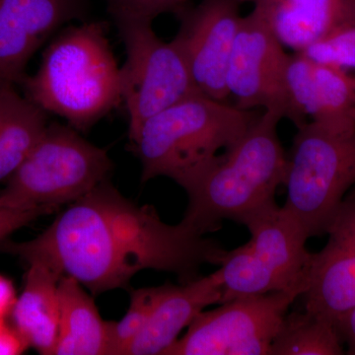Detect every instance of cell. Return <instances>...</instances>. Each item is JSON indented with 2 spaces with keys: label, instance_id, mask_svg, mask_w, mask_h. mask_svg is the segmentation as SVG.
Returning a JSON list of instances; mask_svg holds the SVG:
<instances>
[{
  "label": "cell",
  "instance_id": "obj_17",
  "mask_svg": "<svg viewBox=\"0 0 355 355\" xmlns=\"http://www.w3.org/2000/svg\"><path fill=\"white\" fill-rule=\"evenodd\" d=\"M28 265L24 289L11 311L12 324L39 354L55 355L60 314L58 284L62 275L44 261Z\"/></svg>",
  "mask_w": 355,
  "mask_h": 355
},
{
  "label": "cell",
  "instance_id": "obj_10",
  "mask_svg": "<svg viewBox=\"0 0 355 355\" xmlns=\"http://www.w3.org/2000/svg\"><path fill=\"white\" fill-rule=\"evenodd\" d=\"M253 12L243 16L227 71L226 88L238 108H263L289 116L286 70L291 55Z\"/></svg>",
  "mask_w": 355,
  "mask_h": 355
},
{
  "label": "cell",
  "instance_id": "obj_4",
  "mask_svg": "<svg viewBox=\"0 0 355 355\" xmlns=\"http://www.w3.org/2000/svg\"><path fill=\"white\" fill-rule=\"evenodd\" d=\"M259 116L202 94L154 114L132 140L141 181L158 177L184 188L236 144Z\"/></svg>",
  "mask_w": 355,
  "mask_h": 355
},
{
  "label": "cell",
  "instance_id": "obj_5",
  "mask_svg": "<svg viewBox=\"0 0 355 355\" xmlns=\"http://www.w3.org/2000/svg\"><path fill=\"white\" fill-rule=\"evenodd\" d=\"M251 238L246 244L226 251L217 272L221 303L272 292L304 295L309 284L313 254L309 236L286 207L266 210L246 224Z\"/></svg>",
  "mask_w": 355,
  "mask_h": 355
},
{
  "label": "cell",
  "instance_id": "obj_8",
  "mask_svg": "<svg viewBox=\"0 0 355 355\" xmlns=\"http://www.w3.org/2000/svg\"><path fill=\"white\" fill-rule=\"evenodd\" d=\"M114 23L125 51V60L121 67V90L132 142L142 125L154 114L202 93L177 44L159 38L153 22Z\"/></svg>",
  "mask_w": 355,
  "mask_h": 355
},
{
  "label": "cell",
  "instance_id": "obj_14",
  "mask_svg": "<svg viewBox=\"0 0 355 355\" xmlns=\"http://www.w3.org/2000/svg\"><path fill=\"white\" fill-rule=\"evenodd\" d=\"M288 120L299 128L317 123L335 130L355 128V79L335 67L296 53L286 70Z\"/></svg>",
  "mask_w": 355,
  "mask_h": 355
},
{
  "label": "cell",
  "instance_id": "obj_23",
  "mask_svg": "<svg viewBox=\"0 0 355 355\" xmlns=\"http://www.w3.org/2000/svg\"><path fill=\"white\" fill-rule=\"evenodd\" d=\"M191 0H105L107 10L114 22L139 20L153 22L166 13L179 16Z\"/></svg>",
  "mask_w": 355,
  "mask_h": 355
},
{
  "label": "cell",
  "instance_id": "obj_15",
  "mask_svg": "<svg viewBox=\"0 0 355 355\" xmlns=\"http://www.w3.org/2000/svg\"><path fill=\"white\" fill-rule=\"evenodd\" d=\"M222 287L218 272L180 286L166 284L148 323L128 347L127 355H162L200 313L220 304Z\"/></svg>",
  "mask_w": 355,
  "mask_h": 355
},
{
  "label": "cell",
  "instance_id": "obj_24",
  "mask_svg": "<svg viewBox=\"0 0 355 355\" xmlns=\"http://www.w3.org/2000/svg\"><path fill=\"white\" fill-rule=\"evenodd\" d=\"M30 347L24 338L6 319H0V355H19Z\"/></svg>",
  "mask_w": 355,
  "mask_h": 355
},
{
  "label": "cell",
  "instance_id": "obj_11",
  "mask_svg": "<svg viewBox=\"0 0 355 355\" xmlns=\"http://www.w3.org/2000/svg\"><path fill=\"white\" fill-rule=\"evenodd\" d=\"M241 0H200L177 16L179 31L172 40L183 53L193 83L202 95L225 102V78L243 16Z\"/></svg>",
  "mask_w": 355,
  "mask_h": 355
},
{
  "label": "cell",
  "instance_id": "obj_13",
  "mask_svg": "<svg viewBox=\"0 0 355 355\" xmlns=\"http://www.w3.org/2000/svg\"><path fill=\"white\" fill-rule=\"evenodd\" d=\"M328 243L313 254L305 310L338 326L355 307V190L345 197L327 231Z\"/></svg>",
  "mask_w": 355,
  "mask_h": 355
},
{
  "label": "cell",
  "instance_id": "obj_18",
  "mask_svg": "<svg viewBox=\"0 0 355 355\" xmlns=\"http://www.w3.org/2000/svg\"><path fill=\"white\" fill-rule=\"evenodd\" d=\"M58 294L60 327L55 355L109 354L112 322L102 319L83 284L62 275Z\"/></svg>",
  "mask_w": 355,
  "mask_h": 355
},
{
  "label": "cell",
  "instance_id": "obj_19",
  "mask_svg": "<svg viewBox=\"0 0 355 355\" xmlns=\"http://www.w3.org/2000/svg\"><path fill=\"white\" fill-rule=\"evenodd\" d=\"M49 125L48 114L0 80V182L8 180L31 153Z\"/></svg>",
  "mask_w": 355,
  "mask_h": 355
},
{
  "label": "cell",
  "instance_id": "obj_12",
  "mask_svg": "<svg viewBox=\"0 0 355 355\" xmlns=\"http://www.w3.org/2000/svg\"><path fill=\"white\" fill-rule=\"evenodd\" d=\"M88 13L89 0H0V80L20 85L46 40Z\"/></svg>",
  "mask_w": 355,
  "mask_h": 355
},
{
  "label": "cell",
  "instance_id": "obj_25",
  "mask_svg": "<svg viewBox=\"0 0 355 355\" xmlns=\"http://www.w3.org/2000/svg\"><path fill=\"white\" fill-rule=\"evenodd\" d=\"M17 296L12 282L3 275H0V319H6L11 314Z\"/></svg>",
  "mask_w": 355,
  "mask_h": 355
},
{
  "label": "cell",
  "instance_id": "obj_9",
  "mask_svg": "<svg viewBox=\"0 0 355 355\" xmlns=\"http://www.w3.org/2000/svg\"><path fill=\"white\" fill-rule=\"evenodd\" d=\"M297 292L246 296L202 311L162 355H268Z\"/></svg>",
  "mask_w": 355,
  "mask_h": 355
},
{
  "label": "cell",
  "instance_id": "obj_28",
  "mask_svg": "<svg viewBox=\"0 0 355 355\" xmlns=\"http://www.w3.org/2000/svg\"><path fill=\"white\" fill-rule=\"evenodd\" d=\"M1 205H2V203H1V202H0V207H1Z\"/></svg>",
  "mask_w": 355,
  "mask_h": 355
},
{
  "label": "cell",
  "instance_id": "obj_3",
  "mask_svg": "<svg viewBox=\"0 0 355 355\" xmlns=\"http://www.w3.org/2000/svg\"><path fill=\"white\" fill-rule=\"evenodd\" d=\"M28 99L87 132L123 104L121 67L102 21L85 20L58 33L41 64L20 84Z\"/></svg>",
  "mask_w": 355,
  "mask_h": 355
},
{
  "label": "cell",
  "instance_id": "obj_7",
  "mask_svg": "<svg viewBox=\"0 0 355 355\" xmlns=\"http://www.w3.org/2000/svg\"><path fill=\"white\" fill-rule=\"evenodd\" d=\"M287 158L284 207L309 238L327 234L355 184V128L335 130L308 121L297 128Z\"/></svg>",
  "mask_w": 355,
  "mask_h": 355
},
{
  "label": "cell",
  "instance_id": "obj_27",
  "mask_svg": "<svg viewBox=\"0 0 355 355\" xmlns=\"http://www.w3.org/2000/svg\"><path fill=\"white\" fill-rule=\"evenodd\" d=\"M350 1H352V8H354V15H355V0H350Z\"/></svg>",
  "mask_w": 355,
  "mask_h": 355
},
{
  "label": "cell",
  "instance_id": "obj_20",
  "mask_svg": "<svg viewBox=\"0 0 355 355\" xmlns=\"http://www.w3.org/2000/svg\"><path fill=\"white\" fill-rule=\"evenodd\" d=\"M343 345L334 322L305 310L287 313L268 355H340Z\"/></svg>",
  "mask_w": 355,
  "mask_h": 355
},
{
  "label": "cell",
  "instance_id": "obj_21",
  "mask_svg": "<svg viewBox=\"0 0 355 355\" xmlns=\"http://www.w3.org/2000/svg\"><path fill=\"white\" fill-rule=\"evenodd\" d=\"M165 289L166 284L132 292L125 316L120 322H112L110 355H127L128 347L148 323Z\"/></svg>",
  "mask_w": 355,
  "mask_h": 355
},
{
  "label": "cell",
  "instance_id": "obj_22",
  "mask_svg": "<svg viewBox=\"0 0 355 355\" xmlns=\"http://www.w3.org/2000/svg\"><path fill=\"white\" fill-rule=\"evenodd\" d=\"M297 53L318 64L342 70L355 79V17Z\"/></svg>",
  "mask_w": 355,
  "mask_h": 355
},
{
  "label": "cell",
  "instance_id": "obj_2",
  "mask_svg": "<svg viewBox=\"0 0 355 355\" xmlns=\"http://www.w3.org/2000/svg\"><path fill=\"white\" fill-rule=\"evenodd\" d=\"M282 120L265 110L241 139L184 187L189 202L182 223L205 235L220 229L222 221L246 225L277 207L288 164L277 130Z\"/></svg>",
  "mask_w": 355,
  "mask_h": 355
},
{
  "label": "cell",
  "instance_id": "obj_1",
  "mask_svg": "<svg viewBox=\"0 0 355 355\" xmlns=\"http://www.w3.org/2000/svg\"><path fill=\"white\" fill-rule=\"evenodd\" d=\"M0 249L27 263L46 261L96 295L127 287L144 270L188 284L202 277L203 265H220L226 252L182 222L165 223L153 205L130 202L109 180L69 203L38 237Z\"/></svg>",
  "mask_w": 355,
  "mask_h": 355
},
{
  "label": "cell",
  "instance_id": "obj_16",
  "mask_svg": "<svg viewBox=\"0 0 355 355\" xmlns=\"http://www.w3.org/2000/svg\"><path fill=\"white\" fill-rule=\"evenodd\" d=\"M286 49L301 53L355 17L350 0H241Z\"/></svg>",
  "mask_w": 355,
  "mask_h": 355
},
{
  "label": "cell",
  "instance_id": "obj_6",
  "mask_svg": "<svg viewBox=\"0 0 355 355\" xmlns=\"http://www.w3.org/2000/svg\"><path fill=\"white\" fill-rule=\"evenodd\" d=\"M113 168L106 149L87 141L69 125L51 123L7 180L0 200L11 207L55 210L109 180Z\"/></svg>",
  "mask_w": 355,
  "mask_h": 355
},
{
  "label": "cell",
  "instance_id": "obj_26",
  "mask_svg": "<svg viewBox=\"0 0 355 355\" xmlns=\"http://www.w3.org/2000/svg\"><path fill=\"white\" fill-rule=\"evenodd\" d=\"M338 329L347 345V354L355 355V307L338 322Z\"/></svg>",
  "mask_w": 355,
  "mask_h": 355
}]
</instances>
